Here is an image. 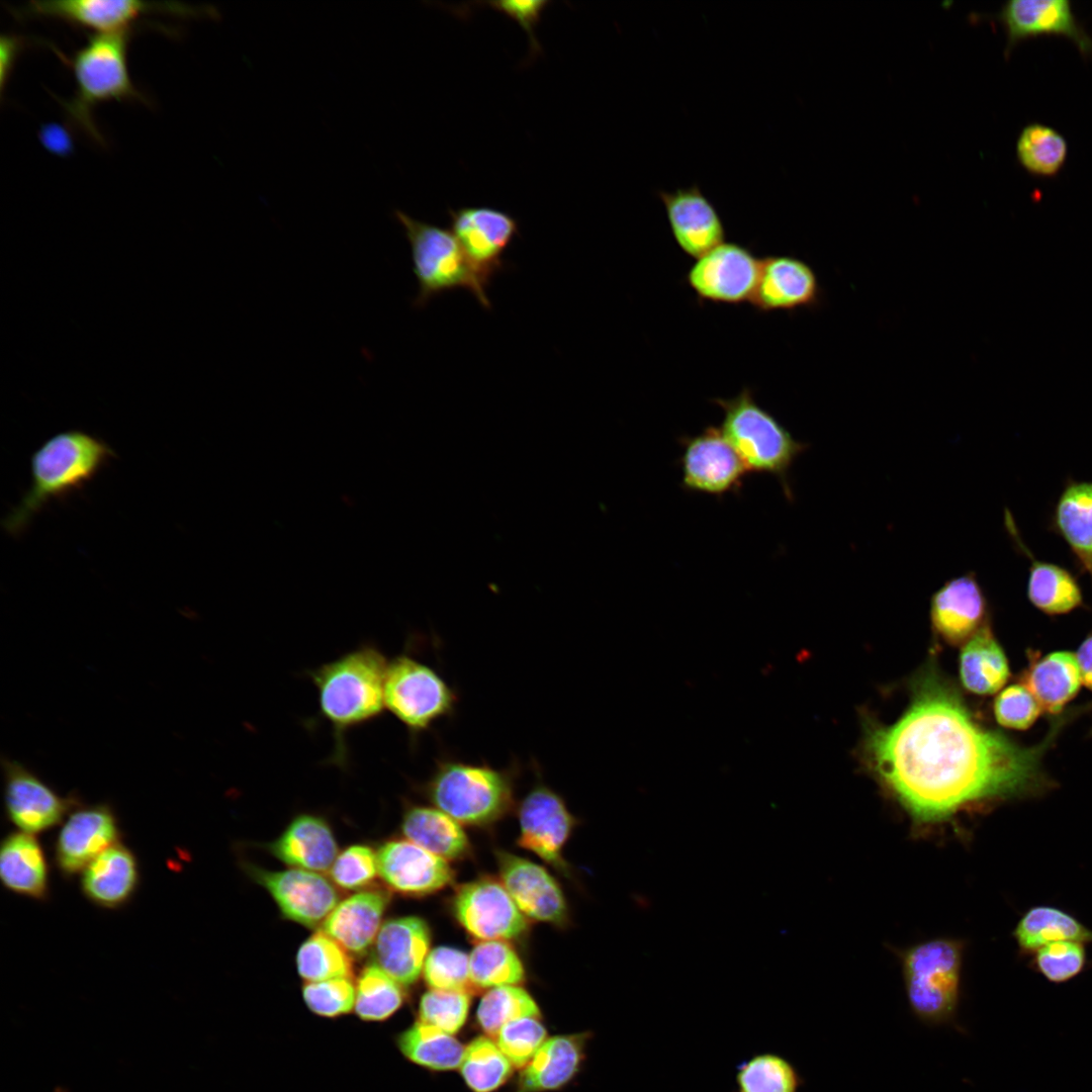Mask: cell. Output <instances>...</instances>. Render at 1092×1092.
Returning a JSON list of instances; mask_svg holds the SVG:
<instances>
[{
    "mask_svg": "<svg viewBox=\"0 0 1092 1092\" xmlns=\"http://www.w3.org/2000/svg\"><path fill=\"white\" fill-rule=\"evenodd\" d=\"M678 443L680 485L686 491L720 498L741 490L749 471L720 427L707 426L697 435L681 436Z\"/></svg>",
    "mask_w": 1092,
    "mask_h": 1092,
    "instance_id": "11",
    "label": "cell"
},
{
    "mask_svg": "<svg viewBox=\"0 0 1092 1092\" xmlns=\"http://www.w3.org/2000/svg\"><path fill=\"white\" fill-rule=\"evenodd\" d=\"M469 977L478 988L516 986L524 981L525 968L508 941L483 940L469 954Z\"/></svg>",
    "mask_w": 1092,
    "mask_h": 1092,
    "instance_id": "39",
    "label": "cell"
},
{
    "mask_svg": "<svg viewBox=\"0 0 1092 1092\" xmlns=\"http://www.w3.org/2000/svg\"><path fill=\"white\" fill-rule=\"evenodd\" d=\"M113 455L108 444L84 431L54 435L31 455L30 486L3 520V528L20 534L49 502L81 489Z\"/></svg>",
    "mask_w": 1092,
    "mask_h": 1092,
    "instance_id": "3",
    "label": "cell"
},
{
    "mask_svg": "<svg viewBox=\"0 0 1092 1092\" xmlns=\"http://www.w3.org/2000/svg\"><path fill=\"white\" fill-rule=\"evenodd\" d=\"M400 986L375 963L366 966L356 984L357 1015L369 1021L390 1017L403 1002Z\"/></svg>",
    "mask_w": 1092,
    "mask_h": 1092,
    "instance_id": "43",
    "label": "cell"
},
{
    "mask_svg": "<svg viewBox=\"0 0 1092 1092\" xmlns=\"http://www.w3.org/2000/svg\"><path fill=\"white\" fill-rule=\"evenodd\" d=\"M495 857L500 883L528 919L559 927L566 924L565 896L544 867L505 850H497Z\"/></svg>",
    "mask_w": 1092,
    "mask_h": 1092,
    "instance_id": "17",
    "label": "cell"
},
{
    "mask_svg": "<svg viewBox=\"0 0 1092 1092\" xmlns=\"http://www.w3.org/2000/svg\"><path fill=\"white\" fill-rule=\"evenodd\" d=\"M378 873L386 886L405 896L435 893L454 879L448 860L410 840H390L377 852Z\"/></svg>",
    "mask_w": 1092,
    "mask_h": 1092,
    "instance_id": "23",
    "label": "cell"
},
{
    "mask_svg": "<svg viewBox=\"0 0 1092 1092\" xmlns=\"http://www.w3.org/2000/svg\"><path fill=\"white\" fill-rule=\"evenodd\" d=\"M296 966L307 982L351 979L353 973L349 952L325 931L313 933L300 945Z\"/></svg>",
    "mask_w": 1092,
    "mask_h": 1092,
    "instance_id": "41",
    "label": "cell"
},
{
    "mask_svg": "<svg viewBox=\"0 0 1092 1092\" xmlns=\"http://www.w3.org/2000/svg\"><path fill=\"white\" fill-rule=\"evenodd\" d=\"M424 979L431 989L466 991L472 986L469 977V956L450 946L432 949L426 960Z\"/></svg>",
    "mask_w": 1092,
    "mask_h": 1092,
    "instance_id": "47",
    "label": "cell"
},
{
    "mask_svg": "<svg viewBox=\"0 0 1092 1092\" xmlns=\"http://www.w3.org/2000/svg\"><path fill=\"white\" fill-rule=\"evenodd\" d=\"M1086 706L1053 717L1044 737L1025 745L976 721L935 668L914 679L911 703L890 726L866 737L867 760L916 825L945 821L978 803L1037 798L1058 784L1043 762Z\"/></svg>",
    "mask_w": 1092,
    "mask_h": 1092,
    "instance_id": "1",
    "label": "cell"
},
{
    "mask_svg": "<svg viewBox=\"0 0 1092 1092\" xmlns=\"http://www.w3.org/2000/svg\"><path fill=\"white\" fill-rule=\"evenodd\" d=\"M760 268L761 258L748 247L723 242L696 259L686 274V282L701 301L750 303Z\"/></svg>",
    "mask_w": 1092,
    "mask_h": 1092,
    "instance_id": "12",
    "label": "cell"
},
{
    "mask_svg": "<svg viewBox=\"0 0 1092 1092\" xmlns=\"http://www.w3.org/2000/svg\"><path fill=\"white\" fill-rule=\"evenodd\" d=\"M377 874V853L363 844L344 849L331 868L334 883L345 890H361L367 887Z\"/></svg>",
    "mask_w": 1092,
    "mask_h": 1092,
    "instance_id": "51",
    "label": "cell"
},
{
    "mask_svg": "<svg viewBox=\"0 0 1092 1092\" xmlns=\"http://www.w3.org/2000/svg\"><path fill=\"white\" fill-rule=\"evenodd\" d=\"M1013 937L1022 952H1034L1057 941L1092 942V929L1062 909L1034 906L1017 922Z\"/></svg>",
    "mask_w": 1092,
    "mask_h": 1092,
    "instance_id": "36",
    "label": "cell"
},
{
    "mask_svg": "<svg viewBox=\"0 0 1092 1092\" xmlns=\"http://www.w3.org/2000/svg\"><path fill=\"white\" fill-rule=\"evenodd\" d=\"M1086 959L1084 943L1057 941L1034 951L1032 967L1048 981L1062 984L1082 973Z\"/></svg>",
    "mask_w": 1092,
    "mask_h": 1092,
    "instance_id": "48",
    "label": "cell"
},
{
    "mask_svg": "<svg viewBox=\"0 0 1092 1092\" xmlns=\"http://www.w3.org/2000/svg\"><path fill=\"white\" fill-rule=\"evenodd\" d=\"M514 1066L490 1036H478L465 1048L459 1066L465 1084L473 1092H493L512 1075Z\"/></svg>",
    "mask_w": 1092,
    "mask_h": 1092,
    "instance_id": "40",
    "label": "cell"
},
{
    "mask_svg": "<svg viewBox=\"0 0 1092 1092\" xmlns=\"http://www.w3.org/2000/svg\"><path fill=\"white\" fill-rule=\"evenodd\" d=\"M401 831L407 840L448 861L461 859L471 850L461 824L436 807L406 808Z\"/></svg>",
    "mask_w": 1092,
    "mask_h": 1092,
    "instance_id": "35",
    "label": "cell"
},
{
    "mask_svg": "<svg viewBox=\"0 0 1092 1092\" xmlns=\"http://www.w3.org/2000/svg\"><path fill=\"white\" fill-rule=\"evenodd\" d=\"M385 708L416 736L450 717L458 696L430 665L401 654L388 662Z\"/></svg>",
    "mask_w": 1092,
    "mask_h": 1092,
    "instance_id": "9",
    "label": "cell"
},
{
    "mask_svg": "<svg viewBox=\"0 0 1092 1092\" xmlns=\"http://www.w3.org/2000/svg\"><path fill=\"white\" fill-rule=\"evenodd\" d=\"M518 820L519 845L566 875L568 867L562 851L576 819L563 798L538 780L522 799Z\"/></svg>",
    "mask_w": 1092,
    "mask_h": 1092,
    "instance_id": "14",
    "label": "cell"
},
{
    "mask_svg": "<svg viewBox=\"0 0 1092 1092\" xmlns=\"http://www.w3.org/2000/svg\"><path fill=\"white\" fill-rule=\"evenodd\" d=\"M397 1045L406 1059L434 1071L459 1068L465 1048L453 1034L423 1021L401 1032Z\"/></svg>",
    "mask_w": 1092,
    "mask_h": 1092,
    "instance_id": "37",
    "label": "cell"
},
{
    "mask_svg": "<svg viewBox=\"0 0 1092 1092\" xmlns=\"http://www.w3.org/2000/svg\"><path fill=\"white\" fill-rule=\"evenodd\" d=\"M388 661L372 645L356 648L308 672L317 690L321 714L335 739L333 762H347V733L381 715Z\"/></svg>",
    "mask_w": 1092,
    "mask_h": 1092,
    "instance_id": "2",
    "label": "cell"
},
{
    "mask_svg": "<svg viewBox=\"0 0 1092 1092\" xmlns=\"http://www.w3.org/2000/svg\"><path fill=\"white\" fill-rule=\"evenodd\" d=\"M484 4L515 19L529 35L532 55L541 53V47L535 35V27L540 21L543 11L550 4L549 1H490Z\"/></svg>",
    "mask_w": 1092,
    "mask_h": 1092,
    "instance_id": "52",
    "label": "cell"
},
{
    "mask_svg": "<svg viewBox=\"0 0 1092 1092\" xmlns=\"http://www.w3.org/2000/svg\"><path fill=\"white\" fill-rule=\"evenodd\" d=\"M132 29L96 33L70 58H64L74 73L76 92L70 100H59L72 126L100 146L105 145L92 116L93 107L109 100L147 98L133 86L127 69V47Z\"/></svg>",
    "mask_w": 1092,
    "mask_h": 1092,
    "instance_id": "4",
    "label": "cell"
},
{
    "mask_svg": "<svg viewBox=\"0 0 1092 1092\" xmlns=\"http://www.w3.org/2000/svg\"><path fill=\"white\" fill-rule=\"evenodd\" d=\"M23 39L13 35H3L0 39L1 91L4 90L5 82L8 79V75L19 51L23 48Z\"/></svg>",
    "mask_w": 1092,
    "mask_h": 1092,
    "instance_id": "54",
    "label": "cell"
},
{
    "mask_svg": "<svg viewBox=\"0 0 1092 1092\" xmlns=\"http://www.w3.org/2000/svg\"><path fill=\"white\" fill-rule=\"evenodd\" d=\"M388 905L382 890L358 892L337 904L323 923V931L348 952L361 956L375 941Z\"/></svg>",
    "mask_w": 1092,
    "mask_h": 1092,
    "instance_id": "30",
    "label": "cell"
},
{
    "mask_svg": "<svg viewBox=\"0 0 1092 1092\" xmlns=\"http://www.w3.org/2000/svg\"><path fill=\"white\" fill-rule=\"evenodd\" d=\"M38 139L42 147L51 154L66 157L73 153L72 136L69 130L59 123L52 122L41 125Z\"/></svg>",
    "mask_w": 1092,
    "mask_h": 1092,
    "instance_id": "53",
    "label": "cell"
},
{
    "mask_svg": "<svg viewBox=\"0 0 1092 1092\" xmlns=\"http://www.w3.org/2000/svg\"><path fill=\"white\" fill-rule=\"evenodd\" d=\"M452 912L472 937L483 940H519L529 930L528 918L520 911L502 883L480 878L458 887Z\"/></svg>",
    "mask_w": 1092,
    "mask_h": 1092,
    "instance_id": "13",
    "label": "cell"
},
{
    "mask_svg": "<svg viewBox=\"0 0 1092 1092\" xmlns=\"http://www.w3.org/2000/svg\"><path fill=\"white\" fill-rule=\"evenodd\" d=\"M723 412L720 429L738 453L749 472L776 477L789 502L794 499L790 471L809 444L794 438L791 432L762 407L749 387L731 398L711 400Z\"/></svg>",
    "mask_w": 1092,
    "mask_h": 1092,
    "instance_id": "6",
    "label": "cell"
},
{
    "mask_svg": "<svg viewBox=\"0 0 1092 1092\" xmlns=\"http://www.w3.org/2000/svg\"><path fill=\"white\" fill-rule=\"evenodd\" d=\"M302 997L315 1014L337 1017L355 1006L356 988L348 978L307 982L302 988Z\"/></svg>",
    "mask_w": 1092,
    "mask_h": 1092,
    "instance_id": "50",
    "label": "cell"
},
{
    "mask_svg": "<svg viewBox=\"0 0 1092 1092\" xmlns=\"http://www.w3.org/2000/svg\"><path fill=\"white\" fill-rule=\"evenodd\" d=\"M1018 681L1032 694L1042 712L1052 717L1066 711L1082 685L1076 654L1067 650L1042 654L1028 649L1027 665Z\"/></svg>",
    "mask_w": 1092,
    "mask_h": 1092,
    "instance_id": "27",
    "label": "cell"
},
{
    "mask_svg": "<svg viewBox=\"0 0 1092 1092\" xmlns=\"http://www.w3.org/2000/svg\"><path fill=\"white\" fill-rule=\"evenodd\" d=\"M48 864L33 834L18 831L7 835L0 850V878L10 891L34 899L48 893Z\"/></svg>",
    "mask_w": 1092,
    "mask_h": 1092,
    "instance_id": "34",
    "label": "cell"
},
{
    "mask_svg": "<svg viewBox=\"0 0 1092 1092\" xmlns=\"http://www.w3.org/2000/svg\"><path fill=\"white\" fill-rule=\"evenodd\" d=\"M269 850L282 862L315 873L331 870L338 845L329 823L312 814L293 818Z\"/></svg>",
    "mask_w": 1092,
    "mask_h": 1092,
    "instance_id": "29",
    "label": "cell"
},
{
    "mask_svg": "<svg viewBox=\"0 0 1092 1092\" xmlns=\"http://www.w3.org/2000/svg\"><path fill=\"white\" fill-rule=\"evenodd\" d=\"M450 226L473 264L488 277L505 267L503 255L520 235L519 221L488 206L448 210Z\"/></svg>",
    "mask_w": 1092,
    "mask_h": 1092,
    "instance_id": "18",
    "label": "cell"
},
{
    "mask_svg": "<svg viewBox=\"0 0 1092 1092\" xmlns=\"http://www.w3.org/2000/svg\"><path fill=\"white\" fill-rule=\"evenodd\" d=\"M657 195L678 248L695 259L725 242V225L712 201L698 185L660 190Z\"/></svg>",
    "mask_w": 1092,
    "mask_h": 1092,
    "instance_id": "20",
    "label": "cell"
},
{
    "mask_svg": "<svg viewBox=\"0 0 1092 1092\" xmlns=\"http://www.w3.org/2000/svg\"><path fill=\"white\" fill-rule=\"evenodd\" d=\"M139 867L133 853L119 842L95 857L84 870L82 890L93 903L115 908L126 903L135 891Z\"/></svg>",
    "mask_w": 1092,
    "mask_h": 1092,
    "instance_id": "32",
    "label": "cell"
},
{
    "mask_svg": "<svg viewBox=\"0 0 1092 1092\" xmlns=\"http://www.w3.org/2000/svg\"><path fill=\"white\" fill-rule=\"evenodd\" d=\"M963 943L935 938L908 948L902 956V973L908 1004L922 1022L940 1025L957 1014Z\"/></svg>",
    "mask_w": 1092,
    "mask_h": 1092,
    "instance_id": "8",
    "label": "cell"
},
{
    "mask_svg": "<svg viewBox=\"0 0 1092 1092\" xmlns=\"http://www.w3.org/2000/svg\"><path fill=\"white\" fill-rule=\"evenodd\" d=\"M469 1007L466 991L431 989L420 1000V1021L454 1035L464 1026Z\"/></svg>",
    "mask_w": 1092,
    "mask_h": 1092,
    "instance_id": "45",
    "label": "cell"
},
{
    "mask_svg": "<svg viewBox=\"0 0 1092 1092\" xmlns=\"http://www.w3.org/2000/svg\"><path fill=\"white\" fill-rule=\"evenodd\" d=\"M821 288L813 268L790 255L761 258L758 282L750 304L761 312L813 308L821 300Z\"/></svg>",
    "mask_w": 1092,
    "mask_h": 1092,
    "instance_id": "21",
    "label": "cell"
},
{
    "mask_svg": "<svg viewBox=\"0 0 1092 1092\" xmlns=\"http://www.w3.org/2000/svg\"><path fill=\"white\" fill-rule=\"evenodd\" d=\"M116 817L105 804L82 807L69 814L56 842V861L65 875L83 870L118 842Z\"/></svg>",
    "mask_w": 1092,
    "mask_h": 1092,
    "instance_id": "24",
    "label": "cell"
},
{
    "mask_svg": "<svg viewBox=\"0 0 1092 1092\" xmlns=\"http://www.w3.org/2000/svg\"><path fill=\"white\" fill-rule=\"evenodd\" d=\"M1004 525L1016 549L1030 562L1026 588L1029 603L1050 617L1085 608L1083 592L1075 574L1062 565L1034 557L1008 509L1004 511Z\"/></svg>",
    "mask_w": 1092,
    "mask_h": 1092,
    "instance_id": "25",
    "label": "cell"
},
{
    "mask_svg": "<svg viewBox=\"0 0 1092 1092\" xmlns=\"http://www.w3.org/2000/svg\"><path fill=\"white\" fill-rule=\"evenodd\" d=\"M1016 157L1029 174L1053 178L1064 167L1068 157V143L1056 128L1032 122L1025 125L1016 141Z\"/></svg>",
    "mask_w": 1092,
    "mask_h": 1092,
    "instance_id": "38",
    "label": "cell"
},
{
    "mask_svg": "<svg viewBox=\"0 0 1092 1092\" xmlns=\"http://www.w3.org/2000/svg\"><path fill=\"white\" fill-rule=\"evenodd\" d=\"M492 1038L512 1065L523 1069L548 1037L540 1017H522L505 1024Z\"/></svg>",
    "mask_w": 1092,
    "mask_h": 1092,
    "instance_id": "46",
    "label": "cell"
},
{
    "mask_svg": "<svg viewBox=\"0 0 1092 1092\" xmlns=\"http://www.w3.org/2000/svg\"><path fill=\"white\" fill-rule=\"evenodd\" d=\"M993 18L1006 33L1005 58L1020 41L1039 35L1067 37L1084 58L1092 56V36L1077 19L1069 0H1010Z\"/></svg>",
    "mask_w": 1092,
    "mask_h": 1092,
    "instance_id": "15",
    "label": "cell"
},
{
    "mask_svg": "<svg viewBox=\"0 0 1092 1092\" xmlns=\"http://www.w3.org/2000/svg\"><path fill=\"white\" fill-rule=\"evenodd\" d=\"M929 617L935 633L950 645L965 644L989 622V605L974 571L946 580L931 597Z\"/></svg>",
    "mask_w": 1092,
    "mask_h": 1092,
    "instance_id": "22",
    "label": "cell"
},
{
    "mask_svg": "<svg viewBox=\"0 0 1092 1092\" xmlns=\"http://www.w3.org/2000/svg\"><path fill=\"white\" fill-rule=\"evenodd\" d=\"M522 1017H541V1013L530 993L518 985L489 989L476 1011L479 1026L491 1038L505 1024Z\"/></svg>",
    "mask_w": 1092,
    "mask_h": 1092,
    "instance_id": "44",
    "label": "cell"
},
{
    "mask_svg": "<svg viewBox=\"0 0 1092 1092\" xmlns=\"http://www.w3.org/2000/svg\"><path fill=\"white\" fill-rule=\"evenodd\" d=\"M585 1042V1034L548 1037L522 1069L517 1092H549L565 1086L581 1067Z\"/></svg>",
    "mask_w": 1092,
    "mask_h": 1092,
    "instance_id": "31",
    "label": "cell"
},
{
    "mask_svg": "<svg viewBox=\"0 0 1092 1092\" xmlns=\"http://www.w3.org/2000/svg\"><path fill=\"white\" fill-rule=\"evenodd\" d=\"M3 772L6 813L20 831L34 834L58 825L76 803L16 760L4 759Z\"/></svg>",
    "mask_w": 1092,
    "mask_h": 1092,
    "instance_id": "19",
    "label": "cell"
},
{
    "mask_svg": "<svg viewBox=\"0 0 1092 1092\" xmlns=\"http://www.w3.org/2000/svg\"><path fill=\"white\" fill-rule=\"evenodd\" d=\"M1048 528L1067 544L1079 571L1092 581V480H1066Z\"/></svg>",
    "mask_w": 1092,
    "mask_h": 1092,
    "instance_id": "28",
    "label": "cell"
},
{
    "mask_svg": "<svg viewBox=\"0 0 1092 1092\" xmlns=\"http://www.w3.org/2000/svg\"><path fill=\"white\" fill-rule=\"evenodd\" d=\"M253 879L273 898L282 915L306 927L324 923L339 902L335 886L318 873L302 869H249Z\"/></svg>",
    "mask_w": 1092,
    "mask_h": 1092,
    "instance_id": "16",
    "label": "cell"
},
{
    "mask_svg": "<svg viewBox=\"0 0 1092 1092\" xmlns=\"http://www.w3.org/2000/svg\"><path fill=\"white\" fill-rule=\"evenodd\" d=\"M431 930L419 916H402L382 924L374 946L375 964L401 986L416 983L424 970Z\"/></svg>",
    "mask_w": 1092,
    "mask_h": 1092,
    "instance_id": "26",
    "label": "cell"
},
{
    "mask_svg": "<svg viewBox=\"0 0 1092 1092\" xmlns=\"http://www.w3.org/2000/svg\"><path fill=\"white\" fill-rule=\"evenodd\" d=\"M802 1078L785 1058L757 1054L737 1067V1092H798Z\"/></svg>",
    "mask_w": 1092,
    "mask_h": 1092,
    "instance_id": "42",
    "label": "cell"
},
{
    "mask_svg": "<svg viewBox=\"0 0 1092 1092\" xmlns=\"http://www.w3.org/2000/svg\"><path fill=\"white\" fill-rule=\"evenodd\" d=\"M997 723L1012 730H1027L1042 710L1032 694L1019 681L1001 690L993 703Z\"/></svg>",
    "mask_w": 1092,
    "mask_h": 1092,
    "instance_id": "49",
    "label": "cell"
},
{
    "mask_svg": "<svg viewBox=\"0 0 1092 1092\" xmlns=\"http://www.w3.org/2000/svg\"><path fill=\"white\" fill-rule=\"evenodd\" d=\"M393 215L411 246L413 271L419 285L415 307L426 306L444 291L464 288L482 307L490 309L486 287L491 278L473 264L451 231L418 220L399 209Z\"/></svg>",
    "mask_w": 1092,
    "mask_h": 1092,
    "instance_id": "7",
    "label": "cell"
},
{
    "mask_svg": "<svg viewBox=\"0 0 1092 1092\" xmlns=\"http://www.w3.org/2000/svg\"><path fill=\"white\" fill-rule=\"evenodd\" d=\"M959 673L964 688L979 696L1000 692L1010 678L1008 658L990 621L964 644L959 659Z\"/></svg>",
    "mask_w": 1092,
    "mask_h": 1092,
    "instance_id": "33",
    "label": "cell"
},
{
    "mask_svg": "<svg viewBox=\"0 0 1092 1092\" xmlns=\"http://www.w3.org/2000/svg\"><path fill=\"white\" fill-rule=\"evenodd\" d=\"M1076 658L1082 684L1092 693V630L1079 645Z\"/></svg>",
    "mask_w": 1092,
    "mask_h": 1092,
    "instance_id": "55",
    "label": "cell"
},
{
    "mask_svg": "<svg viewBox=\"0 0 1092 1092\" xmlns=\"http://www.w3.org/2000/svg\"><path fill=\"white\" fill-rule=\"evenodd\" d=\"M147 14L178 17H217L210 6H191L179 2L136 0H53L31 1L20 11L22 17H50L97 33L131 28L133 21Z\"/></svg>",
    "mask_w": 1092,
    "mask_h": 1092,
    "instance_id": "10",
    "label": "cell"
},
{
    "mask_svg": "<svg viewBox=\"0 0 1092 1092\" xmlns=\"http://www.w3.org/2000/svg\"><path fill=\"white\" fill-rule=\"evenodd\" d=\"M519 769L517 764L495 768L444 756L423 788L437 809L460 824L487 826L513 808Z\"/></svg>",
    "mask_w": 1092,
    "mask_h": 1092,
    "instance_id": "5",
    "label": "cell"
}]
</instances>
